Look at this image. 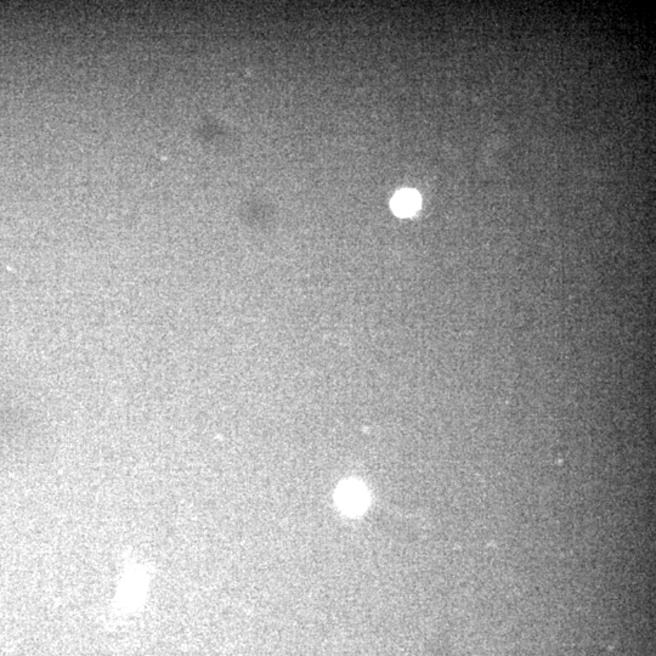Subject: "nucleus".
<instances>
[{
    "label": "nucleus",
    "instance_id": "obj_1",
    "mask_svg": "<svg viewBox=\"0 0 656 656\" xmlns=\"http://www.w3.org/2000/svg\"><path fill=\"white\" fill-rule=\"evenodd\" d=\"M421 205V197L414 190H402L392 200V209L399 217L414 215Z\"/></svg>",
    "mask_w": 656,
    "mask_h": 656
},
{
    "label": "nucleus",
    "instance_id": "obj_2",
    "mask_svg": "<svg viewBox=\"0 0 656 656\" xmlns=\"http://www.w3.org/2000/svg\"><path fill=\"white\" fill-rule=\"evenodd\" d=\"M343 502L350 507H356V505H359L360 493L357 486L348 485L343 491Z\"/></svg>",
    "mask_w": 656,
    "mask_h": 656
}]
</instances>
